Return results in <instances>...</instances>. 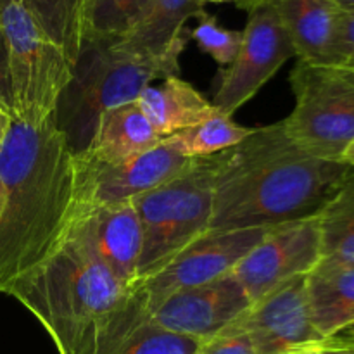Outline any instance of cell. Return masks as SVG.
<instances>
[{"mask_svg": "<svg viewBox=\"0 0 354 354\" xmlns=\"http://www.w3.org/2000/svg\"><path fill=\"white\" fill-rule=\"evenodd\" d=\"M342 162H346V165L351 166V168L354 169V142L349 145L348 149H346L344 156H342Z\"/></svg>", "mask_w": 354, "mask_h": 354, "instance_id": "obj_32", "label": "cell"}, {"mask_svg": "<svg viewBox=\"0 0 354 354\" xmlns=\"http://www.w3.org/2000/svg\"><path fill=\"white\" fill-rule=\"evenodd\" d=\"M137 104L161 138L194 127L220 111L196 86L180 76H168L158 86H145Z\"/></svg>", "mask_w": 354, "mask_h": 354, "instance_id": "obj_18", "label": "cell"}, {"mask_svg": "<svg viewBox=\"0 0 354 354\" xmlns=\"http://www.w3.org/2000/svg\"><path fill=\"white\" fill-rule=\"evenodd\" d=\"M178 61L142 57L109 41L83 38L55 109V124L73 154L86 152L104 111L135 102L154 80L178 76Z\"/></svg>", "mask_w": 354, "mask_h": 354, "instance_id": "obj_4", "label": "cell"}, {"mask_svg": "<svg viewBox=\"0 0 354 354\" xmlns=\"http://www.w3.org/2000/svg\"><path fill=\"white\" fill-rule=\"evenodd\" d=\"M0 287L54 254L78 209L75 154L54 120H14L0 147Z\"/></svg>", "mask_w": 354, "mask_h": 354, "instance_id": "obj_2", "label": "cell"}, {"mask_svg": "<svg viewBox=\"0 0 354 354\" xmlns=\"http://www.w3.org/2000/svg\"><path fill=\"white\" fill-rule=\"evenodd\" d=\"M251 297L234 275L169 296L147 317L149 322L175 334L207 341L244 317Z\"/></svg>", "mask_w": 354, "mask_h": 354, "instance_id": "obj_12", "label": "cell"}, {"mask_svg": "<svg viewBox=\"0 0 354 354\" xmlns=\"http://www.w3.org/2000/svg\"><path fill=\"white\" fill-rule=\"evenodd\" d=\"M348 62H354V10H346V12L341 10L328 66L348 64Z\"/></svg>", "mask_w": 354, "mask_h": 354, "instance_id": "obj_27", "label": "cell"}, {"mask_svg": "<svg viewBox=\"0 0 354 354\" xmlns=\"http://www.w3.org/2000/svg\"><path fill=\"white\" fill-rule=\"evenodd\" d=\"M0 28L9 52L14 116L40 127L54 120L73 75L64 52L45 35L23 0H0Z\"/></svg>", "mask_w": 354, "mask_h": 354, "instance_id": "obj_6", "label": "cell"}, {"mask_svg": "<svg viewBox=\"0 0 354 354\" xmlns=\"http://www.w3.org/2000/svg\"><path fill=\"white\" fill-rule=\"evenodd\" d=\"M306 277L283 283L234 324L248 332L258 354H286L325 341L311 320Z\"/></svg>", "mask_w": 354, "mask_h": 354, "instance_id": "obj_14", "label": "cell"}, {"mask_svg": "<svg viewBox=\"0 0 354 354\" xmlns=\"http://www.w3.org/2000/svg\"><path fill=\"white\" fill-rule=\"evenodd\" d=\"M248 14L237 57L220 71L211 100L230 116L249 102L290 57H297L292 40L270 0H261Z\"/></svg>", "mask_w": 354, "mask_h": 354, "instance_id": "obj_9", "label": "cell"}, {"mask_svg": "<svg viewBox=\"0 0 354 354\" xmlns=\"http://www.w3.org/2000/svg\"><path fill=\"white\" fill-rule=\"evenodd\" d=\"M315 328L324 339L354 327V265L320 263L306 277Z\"/></svg>", "mask_w": 354, "mask_h": 354, "instance_id": "obj_19", "label": "cell"}, {"mask_svg": "<svg viewBox=\"0 0 354 354\" xmlns=\"http://www.w3.org/2000/svg\"><path fill=\"white\" fill-rule=\"evenodd\" d=\"M78 203L123 204L162 185L192 162L162 138L156 147L116 162L104 165L85 156H75Z\"/></svg>", "mask_w": 354, "mask_h": 354, "instance_id": "obj_11", "label": "cell"}, {"mask_svg": "<svg viewBox=\"0 0 354 354\" xmlns=\"http://www.w3.org/2000/svg\"><path fill=\"white\" fill-rule=\"evenodd\" d=\"M214 156L192 159L162 185L131 199L142 227L137 282L154 275L185 245L209 230Z\"/></svg>", "mask_w": 354, "mask_h": 354, "instance_id": "obj_5", "label": "cell"}, {"mask_svg": "<svg viewBox=\"0 0 354 354\" xmlns=\"http://www.w3.org/2000/svg\"><path fill=\"white\" fill-rule=\"evenodd\" d=\"M66 237L82 242L118 280L133 287L137 283L142 256V227L131 203H78Z\"/></svg>", "mask_w": 354, "mask_h": 354, "instance_id": "obj_13", "label": "cell"}, {"mask_svg": "<svg viewBox=\"0 0 354 354\" xmlns=\"http://www.w3.org/2000/svg\"><path fill=\"white\" fill-rule=\"evenodd\" d=\"M48 38L75 64L85 37L86 0H23Z\"/></svg>", "mask_w": 354, "mask_h": 354, "instance_id": "obj_21", "label": "cell"}, {"mask_svg": "<svg viewBox=\"0 0 354 354\" xmlns=\"http://www.w3.org/2000/svg\"><path fill=\"white\" fill-rule=\"evenodd\" d=\"M199 3H203V6H206V3H227V2H235L239 6V3L242 2V0H197Z\"/></svg>", "mask_w": 354, "mask_h": 354, "instance_id": "obj_36", "label": "cell"}, {"mask_svg": "<svg viewBox=\"0 0 354 354\" xmlns=\"http://www.w3.org/2000/svg\"><path fill=\"white\" fill-rule=\"evenodd\" d=\"M251 131L252 128L241 127L232 120L230 114L218 111L207 120L185 128L165 140L187 159H199L235 147Z\"/></svg>", "mask_w": 354, "mask_h": 354, "instance_id": "obj_22", "label": "cell"}, {"mask_svg": "<svg viewBox=\"0 0 354 354\" xmlns=\"http://www.w3.org/2000/svg\"><path fill=\"white\" fill-rule=\"evenodd\" d=\"M3 207V190H2V182H0V213H2Z\"/></svg>", "mask_w": 354, "mask_h": 354, "instance_id": "obj_38", "label": "cell"}, {"mask_svg": "<svg viewBox=\"0 0 354 354\" xmlns=\"http://www.w3.org/2000/svg\"><path fill=\"white\" fill-rule=\"evenodd\" d=\"M296 104L282 121L303 151L327 161H342L354 142V85L332 66L297 61L290 71Z\"/></svg>", "mask_w": 354, "mask_h": 354, "instance_id": "obj_7", "label": "cell"}, {"mask_svg": "<svg viewBox=\"0 0 354 354\" xmlns=\"http://www.w3.org/2000/svg\"><path fill=\"white\" fill-rule=\"evenodd\" d=\"M351 171L346 162L303 151L282 121L252 128L241 144L214 154L209 230L272 228L317 216Z\"/></svg>", "mask_w": 354, "mask_h": 354, "instance_id": "obj_1", "label": "cell"}, {"mask_svg": "<svg viewBox=\"0 0 354 354\" xmlns=\"http://www.w3.org/2000/svg\"><path fill=\"white\" fill-rule=\"evenodd\" d=\"M341 335H344L346 339H349V341H353V342H354V327H353V328H349V330L342 332Z\"/></svg>", "mask_w": 354, "mask_h": 354, "instance_id": "obj_37", "label": "cell"}, {"mask_svg": "<svg viewBox=\"0 0 354 354\" xmlns=\"http://www.w3.org/2000/svg\"><path fill=\"white\" fill-rule=\"evenodd\" d=\"M197 354H258L248 332L230 325L214 337L203 342Z\"/></svg>", "mask_w": 354, "mask_h": 354, "instance_id": "obj_26", "label": "cell"}, {"mask_svg": "<svg viewBox=\"0 0 354 354\" xmlns=\"http://www.w3.org/2000/svg\"><path fill=\"white\" fill-rule=\"evenodd\" d=\"M322 234V261L354 265V169L342 180L317 214Z\"/></svg>", "mask_w": 354, "mask_h": 354, "instance_id": "obj_20", "label": "cell"}, {"mask_svg": "<svg viewBox=\"0 0 354 354\" xmlns=\"http://www.w3.org/2000/svg\"><path fill=\"white\" fill-rule=\"evenodd\" d=\"M161 140L135 100L104 111L88 149L78 156L104 165H116L156 147Z\"/></svg>", "mask_w": 354, "mask_h": 354, "instance_id": "obj_16", "label": "cell"}, {"mask_svg": "<svg viewBox=\"0 0 354 354\" xmlns=\"http://www.w3.org/2000/svg\"><path fill=\"white\" fill-rule=\"evenodd\" d=\"M206 12L197 0H152L142 23L114 44L116 47L149 59H180L190 35L185 23Z\"/></svg>", "mask_w": 354, "mask_h": 354, "instance_id": "obj_15", "label": "cell"}, {"mask_svg": "<svg viewBox=\"0 0 354 354\" xmlns=\"http://www.w3.org/2000/svg\"><path fill=\"white\" fill-rule=\"evenodd\" d=\"M339 10H354V0H332Z\"/></svg>", "mask_w": 354, "mask_h": 354, "instance_id": "obj_33", "label": "cell"}, {"mask_svg": "<svg viewBox=\"0 0 354 354\" xmlns=\"http://www.w3.org/2000/svg\"><path fill=\"white\" fill-rule=\"evenodd\" d=\"M342 78L348 80L349 83L354 85V62H348V64H339V66H332Z\"/></svg>", "mask_w": 354, "mask_h": 354, "instance_id": "obj_31", "label": "cell"}, {"mask_svg": "<svg viewBox=\"0 0 354 354\" xmlns=\"http://www.w3.org/2000/svg\"><path fill=\"white\" fill-rule=\"evenodd\" d=\"M197 19L199 23L189 33L190 38L196 41L197 47L204 54L213 57L221 68H228L239 54L242 44V31L221 26L216 17L207 12H204Z\"/></svg>", "mask_w": 354, "mask_h": 354, "instance_id": "obj_25", "label": "cell"}, {"mask_svg": "<svg viewBox=\"0 0 354 354\" xmlns=\"http://www.w3.org/2000/svg\"><path fill=\"white\" fill-rule=\"evenodd\" d=\"M0 294L44 325L59 354H109L147 320L133 287L69 237L40 265L0 287Z\"/></svg>", "mask_w": 354, "mask_h": 354, "instance_id": "obj_3", "label": "cell"}, {"mask_svg": "<svg viewBox=\"0 0 354 354\" xmlns=\"http://www.w3.org/2000/svg\"><path fill=\"white\" fill-rule=\"evenodd\" d=\"M315 349L320 354H354V342L339 334L315 344Z\"/></svg>", "mask_w": 354, "mask_h": 354, "instance_id": "obj_29", "label": "cell"}, {"mask_svg": "<svg viewBox=\"0 0 354 354\" xmlns=\"http://www.w3.org/2000/svg\"><path fill=\"white\" fill-rule=\"evenodd\" d=\"M259 2H261V0H242V2L239 3V7H241V9L249 10L251 7H254L256 3H259Z\"/></svg>", "mask_w": 354, "mask_h": 354, "instance_id": "obj_35", "label": "cell"}, {"mask_svg": "<svg viewBox=\"0 0 354 354\" xmlns=\"http://www.w3.org/2000/svg\"><path fill=\"white\" fill-rule=\"evenodd\" d=\"M14 120H16V116H14L12 111L3 106V104H0V147L6 142L7 135H9L10 128L14 124Z\"/></svg>", "mask_w": 354, "mask_h": 354, "instance_id": "obj_30", "label": "cell"}, {"mask_svg": "<svg viewBox=\"0 0 354 354\" xmlns=\"http://www.w3.org/2000/svg\"><path fill=\"white\" fill-rule=\"evenodd\" d=\"M152 0H86L85 37L118 44L149 12Z\"/></svg>", "mask_w": 354, "mask_h": 354, "instance_id": "obj_23", "label": "cell"}, {"mask_svg": "<svg viewBox=\"0 0 354 354\" xmlns=\"http://www.w3.org/2000/svg\"><path fill=\"white\" fill-rule=\"evenodd\" d=\"M299 61L330 64L341 10L332 0H270Z\"/></svg>", "mask_w": 354, "mask_h": 354, "instance_id": "obj_17", "label": "cell"}, {"mask_svg": "<svg viewBox=\"0 0 354 354\" xmlns=\"http://www.w3.org/2000/svg\"><path fill=\"white\" fill-rule=\"evenodd\" d=\"M0 104L9 107L14 113L12 100V83H10V68H9V52H7L6 38H3L2 28H0Z\"/></svg>", "mask_w": 354, "mask_h": 354, "instance_id": "obj_28", "label": "cell"}, {"mask_svg": "<svg viewBox=\"0 0 354 354\" xmlns=\"http://www.w3.org/2000/svg\"><path fill=\"white\" fill-rule=\"evenodd\" d=\"M270 228L207 230L182 249L169 263L133 286L145 315H151L169 296L230 275L241 259L261 241Z\"/></svg>", "mask_w": 354, "mask_h": 354, "instance_id": "obj_8", "label": "cell"}, {"mask_svg": "<svg viewBox=\"0 0 354 354\" xmlns=\"http://www.w3.org/2000/svg\"><path fill=\"white\" fill-rule=\"evenodd\" d=\"M320 261V225L317 216H311L270 228L241 259L232 275L254 304L283 283L310 275Z\"/></svg>", "mask_w": 354, "mask_h": 354, "instance_id": "obj_10", "label": "cell"}, {"mask_svg": "<svg viewBox=\"0 0 354 354\" xmlns=\"http://www.w3.org/2000/svg\"><path fill=\"white\" fill-rule=\"evenodd\" d=\"M286 354H320L315 349V346H308V348H301V349H294V351H289Z\"/></svg>", "mask_w": 354, "mask_h": 354, "instance_id": "obj_34", "label": "cell"}, {"mask_svg": "<svg viewBox=\"0 0 354 354\" xmlns=\"http://www.w3.org/2000/svg\"><path fill=\"white\" fill-rule=\"evenodd\" d=\"M203 341L175 334L145 320L109 354H197Z\"/></svg>", "mask_w": 354, "mask_h": 354, "instance_id": "obj_24", "label": "cell"}]
</instances>
